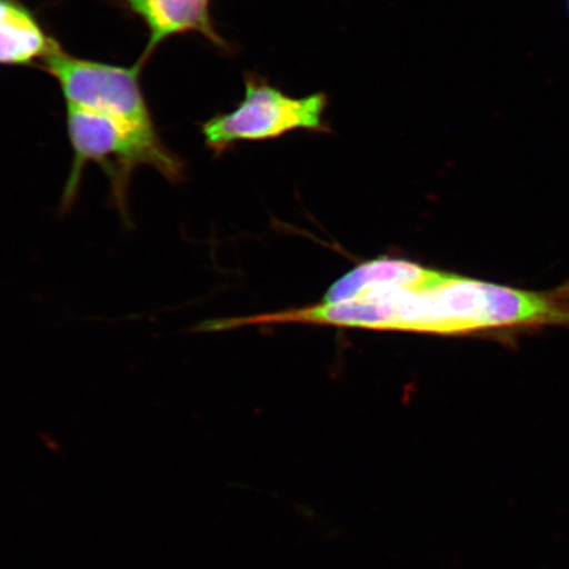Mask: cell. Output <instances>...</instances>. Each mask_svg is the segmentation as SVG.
<instances>
[{"mask_svg":"<svg viewBox=\"0 0 569 569\" xmlns=\"http://www.w3.org/2000/svg\"><path fill=\"white\" fill-rule=\"evenodd\" d=\"M290 323L508 338L547 327H569V281L550 290H529L432 269L412 288L369 291L339 303L217 319L213 327L227 331Z\"/></svg>","mask_w":569,"mask_h":569,"instance_id":"cell-1","label":"cell"},{"mask_svg":"<svg viewBox=\"0 0 569 569\" xmlns=\"http://www.w3.org/2000/svg\"><path fill=\"white\" fill-rule=\"evenodd\" d=\"M67 131L73 161L60 199V212L74 208L84 168L97 163L110 184V202L131 224L130 187L134 170L149 167L170 183L187 177V163L163 142L159 131H144L104 113L67 106Z\"/></svg>","mask_w":569,"mask_h":569,"instance_id":"cell-2","label":"cell"},{"mask_svg":"<svg viewBox=\"0 0 569 569\" xmlns=\"http://www.w3.org/2000/svg\"><path fill=\"white\" fill-rule=\"evenodd\" d=\"M244 84L243 101L201 124L204 146L216 158L241 141L273 140L298 130L331 132L325 120L329 106L325 92L290 97L256 73H247Z\"/></svg>","mask_w":569,"mask_h":569,"instance_id":"cell-3","label":"cell"},{"mask_svg":"<svg viewBox=\"0 0 569 569\" xmlns=\"http://www.w3.org/2000/svg\"><path fill=\"white\" fill-rule=\"evenodd\" d=\"M140 60L131 67L82 59L62 48L49 56L40 69L59 84L67 106L81 107L124 120L144 131H159L144 90Z\"/></svg>","mask_w":569,"mask_h":569,"instance_id":"cell-4","label":"cell"},{"mask_svg":"<svg viewBox=\"0 0 569 569\" xmlns=\"http://www.w3.org/2000/svg\"><path fill=\"white\" fill-rule=\"evenodd\" d=\"M212 0H117L119 10L146 27L148 41L140 61L147 66L156 51L169 39L198 34L219 51L231 53L232 47L220 36L211 16Z\"/></svg>","mask_w":569,"mask_h":569,"instance_id":"cell-5","label":"cell"},{"mask_svg":"<svg viewBox=\"0 0 569 569\" xmlns=\"http://www.w3.org/2000/svg\"><path fill=\"white\" fill-rule=\"evenodd\" d=\"M61 47L23 0H0V67H41Z\"/></svg>","mask_w":569,"mask_h":569,"instance_id":"cell-6","label":"cell"}]
</instances>
